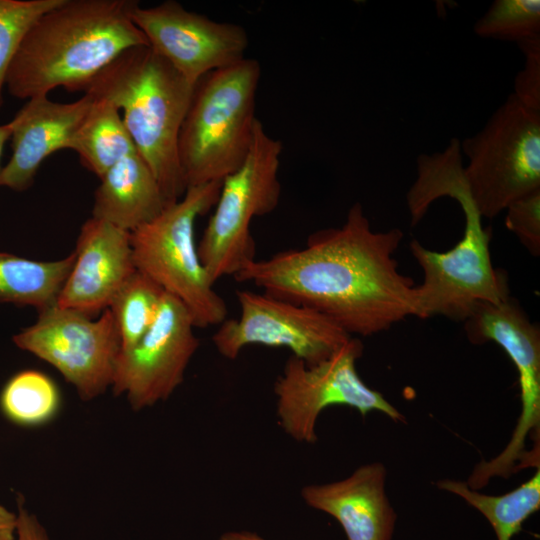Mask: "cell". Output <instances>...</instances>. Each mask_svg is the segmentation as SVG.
Wrapping results in <instances>:
<instances>
[{
    "mask_svg": "<svg viewBox=\"0 0 540 540\" xmlns=\"http://www.w3.org/2000/svg\"><path fill=\"white\" fill-rule=\"evenodd\" d=\"M402 238L398 228L373 231L355 203L341 226L315 231L301 249L256 259L234 278L312 308L350 336H370L419 317L416 285L393 257Z\"/></svg>",
    "mask_w": 540,
    "mask_h": 540,
    "instance_id": "obj_1",
    "label": "cell"
},
{
    "mask_svg": "<svg viewBox=\"0 0 540 540\" xmlns=\"http://www.w3.org/2000/svg\"><path fill=\"white\" fill-rule=\"evenodd\" d=\"M456 200L463 212L462 238L448 251L436 252L419 241L410 250L423 272L416 285L419 318L434 315L465 321L481 303L497 304L509 295L507 277L493 267L491 230L485 228L463 173L460 140L453 138L440 152L417 158V176L407 195L411 223L416 225L437 199Z\"/></svg>",
    "mask_w": 540,
    "mask_h": 540,
    "instance_id": "obj_2",
    "label": "cell"
},
{
    "mask_svg": "<svg viewBox=\"0 0 540 540\" xmlns=\"http://www.w3.org/2000/svg\"><path fill=\"white\" fill-rule=\"evenodd\" d=\"M137 1L63 0L32 26L6 76L19 99L48 96L57 87L84 91L124 51L148 45L131 18Z\"/></svg>",
    "mask_w": 540,
    "mask_h": 540,
    "instance_id": "obj_3",
    "label": "cell"
},
{
    "mask_svg": "<svg viewBox=\"0 0 540 540\" xmlns=\"http://www.w3.org/2000/svg\"><path fill=\"white\" fill-rule=\"evenodd\" d=\"M194 86L148 45L130 48L104 68L84 93L123 111L134 146L168 204L187 190L178 138Z\"/></svg>",
    "mask_w": 540,
    "mask_h": 540,
    "instance_id": "obj_4",
    "label": "cell"
},
{
    "mask_svg": "<svg viewBox=\"0 0 540 540\" xmlns=\"http://www.w3.org/2000/svg\"><path fill=\"white\" fill-rule=\"evenodd\" d=\"M261 66L244 58L198 80L178 138L187 188L222 181L245 160L256 124Z\"/></svg>",
    "mask_w": 540,
    "mask_h": 540,
    "instance_id": "obj_5",
    "label": "cell"
},
{
    "mask_svg": "<svg viewBox=\"0 0 540 540\" xmlns=\"http://www.w3.org/2000/svg\"><path fill=\"white\" fill-rule=\"evenodd\" d=\"M221 184L188 187L178 201L130 233L137 271L177 298L200 328L227 319L226 303L214 289L194 237L196 219L214 207Z\"/></svg>",
    "mask_w": 540,
    "mask_h": 540,
    "instance_id": "obj_6",
    "label": "cell"
},
{
    "mask_svg": "<svg viewBox=\"0 0 540 540\" xmlns=\"http://www.w3.org/2000/svg\"><path fill=\"white\" fill-rule=\"evenodd\" d=\"M282 149L281 141L271 137L258 121L245 160L222 180L214 212L197 245L200 260L214 283L224 276H235L256 260L250 224L279 204Z\"/></svg>",
    "mask_w": 540,
    "mask_h": 540,
    "instance_id": "obj_7",
    "label": "cell"
},
{
    "mask_svg": "<svg viewBox=\"0 0 540 540\" xmlns=\"http://www.w3.org/2000/svg\"><path fill=\"white\" fill-rule=\"evenodd\" d=\"M464 178L482 218L540 189V111L511 93L484 127L460 141Z\"/></svg>",
    "mask_w": 540,
    "mask_h": 540,
    "instance_id": "obj_8",
    "label": "cell"
},
{
    "mask_svg": "<svg viewBox=\"0 0 540 540\" xmlns=\"http://www.w3.org/2000/svg\"><path fill=\"white\" fill-rule=\"evenodd\" d=\"M465 331L472 343L492 341L506 352L518 372L520 387L521 411L510 441L492 460L479 463L468 478V486L479 490L495 476L508 478L520 468L539 467V457L525 447L529 438L539 446L540 330L509 296L497 304L477 305L465 320Z\"/></svg>",
    "mask_w": 540,
    "mask_h": 540,
    "instance_id": "obj_9",
    "label": "cell"
},
{
    "mask_svg": "<svg viewBox=\"0 0 540 540\" xmlns=\"http://www.w3.org/2000/svg\"><path fill=\"white\" fill-rule=\"evenodd\" d=\"M363 353L360 339L351 337L327 359L306 365L293 355L274 383L279 424L292 439L301 443L317 440L316 422L332 405H345L362 416L379 411L395 421L404 416L385 397L360 378L356 361Z\"/></svg>",
    "mask_w": 540,
    "mask_h": 540,
    "instance_id": "obj_10",
    "label": "cell"
},
{
    "mask_svg": "<svg viewBox=\"0 0 540 540\" xmlns=\"http://www.w3.org/2000/svg\"><path fill=\"white\" fill-rule=\"evenodd\" d=\"M21 350L53 366L84 401L111 388L120 339L110 310L93 319L56 304L12 337Z\"/></svg>",
    "mask_w": 540,
    "mask_h": 540,
    "instance_id": "obj_11",
    "label": "cell"
},
{
    "mask_svg": "<svg viewBox=\"0 0 540 540\" xmlns=\"http://www.w3.org/2000/svg\"><path fill=\"white\" fill-rule=\"evenodd\" d=\"M238 318L225 319L212 336L220 355L234 360L249 345L285 347L306 365H315L352 336L322 313L264 292L236 291Z\"/></svg>",
    "mask_w": 540,
    "mask_h": 540,
    "instance_id": "obj_12",
    "label": "cell"
},
{
    "mask_svg": "<svg viewBox=\"0 0 540 540\" xmlns=\"http://www.w3.org/2000/svg\"><path fill=\"white\" fill-rule=\"evenodd\" d=\"M186 307L164 293L153 325L130 349L120 352L111 389L124 395L132 410L167 400L184 380L200 342Z\"/></svg>",
    "mask_w": 540,
    "mask_h": 540,
    "instance_id": "obj_13",
    "label": "cell"
},
{
    "mask_svg": "<svg viewBox=\"0 0 540 540\" xmlns=\"http://www.w3.org/2000/svg\"><path fill=\"white\" fill-rule=\"evenodd\" d=\"M131 18L148 46L192 85L204 75L244 59L249 45L244 27L212 20L174 0L152 7L137 3Z\"/></svg>",
    "mask_w": 540,
    "mask_h": 540,
    "instance_id": "obj_14",
    "label": "cell"
},
{
    "mask_svg": "<svg viewBox=\"0 0 540 540\" xmlns=\"http://www.w3.org/2000/svg\"><path fill=\"white\" fill-rule=\"evenodd\" d=\"M74 263L56 305L88 316L106 310L137 271L130 232L91 217L80 229Z\"/></svg>",
    "mask_w": 540,
    "mask_h": 540,
    "instance_id": "obj_15",
    "label": "cell"
},
{
    "mask_svg": "<svg viewBox=\"0 0 540 540\" xmlns=\"http://www.w3.org/2000/svg\"><path fill=\"white\" fill-rule=\"evenodd\" d=\"M93 102L87 93L70 103L54 102L48 96L28 99L10 121L12 155L2 168L0 186L27 190L47 157L71 148Z\"/></svg>",
    "mask_w": 540,
    "mask_h": 540,
    "instance_id": "obj_16",
    "label": "cell"
},
{
    "mask_svg": "<svg viewBox=\"0 0 540 540\" xmlns=\"http://www.w3.org/2000/svg\"><path fill=\"white\" fill-rule=\"evenodd\" d=\"M386 468L364 464L345 479L301 489L304 502L335 518L347 540H392L396 513L385 491Z\"/></svg>",
    "mask_w": 540,
    "mask_h": 540,
    "instance_id": "obj_17",
    "label": "cell"
},
{
    "mask_svg": "<svg viewBox=\"0 0 540 540\" xmlns=\"http://www.w3.org/2000/svg\"><path fill=\"white\" fill-rule=\"evenodd\" d=\"M99 179L92 217L130 233L170 205L137 150L118 161Z\"/></svg>",
    "mask_w": 540,
    "mask_h": 540,
    "instance_id": "obj_18",
    "label": "cell"
},
{
    "mask_svg": "<svg viewBox=\"0 0 540 540\" xmlns=\"http://www.w3.org/2000/svg\"><path fill=\"white\" fill-rule=\"evenodd\" d=\"M74 258L73 252L53 261L0 252V303L32 306L38 312L55 305Z\"/></svg>",
    "mask_w": 540,
    "mask_h": 540,
    "instance_id": "obj_19",
    "label": "cell"
},
{
    "mask_svg": "<svg viewBox=\"0 0 540 540\" xmlns=\"http://www.w3.org/2000/svg\"><path fill=\"white\" fill-rule=\"evenodd\" d=\"M70 150L79 155L85 168L101 178L118 161L136 151V148L120 110L107 100L94 98L92 107L73 138Z\"/></svg>",
    "mask_w": 540,
    "mask_h": 540,
    "instance_id": "obj_20",
    "label": "cell"
},
{
    "mask_svg": "<svg viewBox=\"0 0 540 540\" xmlns=\"http://www.w3.org/2000/svg\"><path fill=\"white\" fill-rule=\"evenodd\" d=\"M439 489L455 494L478 510L490 523L497 540H512L523 523L540 508V469L517 488L502 495H487L466 482L444 479Z\"/></svg>",
    "mask_w": 540,
    "mask_h": 540,
    "instance_id": "obj_21",
    "label": "cell"
},
{
    "mask_svg": "<svg viewBox=\"0 0 540 540\" xmlns=\"http://www.w3.org/2000/svg\"><path fill=\"white\" fill-rule=\"evenodd\" d=\"M61 395L47 374L33 369L17 372L0 392V410L11 423L21 427H39L59 413Z\"/></svg>",
    "mask_w": 540,
    "mask_h": 540,
    "instance_id": "obj_22",
    "label": "cell"
},
{
    "mask_svg": "<svg viewBox=\"0 0 540 540\" xmlns=\"http://www.w3.org/2000/svg\"><path fill=\"white\" fill-rule=\"evenodd\" d=\"M164 290L136 271L112 299L110 310L120 339V352L132 348L150 329L160 310Z\"/></svg>",
    "mask_w": 540,
    "mask_h": 540,
    "instance_id": "obj_23",
    "label": "cell"
},
{
    "mask_svg": "<svg viewBox=\"0 0 540 540\" xmlns=\"http://www.w3.org/2000/svg\"><path fill=\"white\" fill-rule=\"evenodd\" d=\"M474 32L481 38L515 41L540 35L539 0H495Z\"/></svg>",
    "mask_w": 540,
    "mask_h": 540,
    "instance_id": "obj_24",
    "label": "cell"
},
{
    "mask_svg": "<svg viewBox=\"0 0 540 540\" xmlns=\"http://www.w3.org/2000/svg\"><path fill=\"white\" fill-rule=\"evenodd\" d=\"M63 0H0V107L9 66L37 20Z\"/></svg>",
    "mask_w": 540,
    "mask_h": 540,
    "instance_id": "obj_25",
    "label": "cell"
},
{
    "mask_svg": "<svg viewBox=\"0 0 540 540\" xmlns=\"http://www.w3.org/2000/svg\"><path fill=\"white\" fill-rule=\"evenodd\" d=\"M506 227L513 232L528 251L540 253V189L508 205L505 209Z\"/></svg>",
    "mask_w": 540,
    "mask_h": 540,
    "instance_id": "obj_26",
    "label": "cell"
},
{
    "mask_svg": "<svg viewBox=\"0 0 540 540\" xmlns=\"http://www.w3.org/2000/svg\"><path fill=\"white\" fill-rule=\"evenodd\" d=\"M524 66L514 80V97L525 107L540 111V35L517 42Z\"/></svg>",
    "mask_w": 540,
    "mask_h": 540,
    "instance_id": "obj_27",
    "label": "cell"
},
{
    "mask_svg": "<svg viewBox=\"0 0 540 540\" xmlns=\"http://www.w3.org/2000/svg\"><path fill=\"white\" fill-rule=\"evenodd\" d=\"M17 536L16 540H51L47 529L18 496L17 499Z\"/></svg>",
    "mask_w": 540,
    "mask_h": 540,
    "instance_id": "obj_28",
    "label": "cell"
},
{
    "mask_svg": "<svg viewBox=\"0 0 540 540\" xmlns=\"http://www.w3.org/2000/svg\"><path fill=\"white\" fill-rule=\"evenodd\" d=\"M17 512L0 503V540H16Z\"/></svg>",
    "mask_w": 540,
    "mask_h": 540,
    "instance_id": "obj_29",
    "label": "cell"
},
{
    "mask_svg": "<svg viewBox=\"0 0 540 540\" xmlns=\"http://www.w3.org/2000/svg\"><path fill=\"white\" fill-rule=\"evenodd\" d=\"M216 540H267L257 533L250 531H228L221 534Z\"/></svg>",
    "mask_w": 540,
    "mask_h": 540,
    "instance_id": "obj_30",
    "label": "cell"
},
{
    "mask_svg": "<svg viewBox=\"0 0 540 540\" xmlns=\"http://www.w3.org/2000/svg\"><path fill=\"white\" fill-rule=\"evenodd\" d=\"M10 136H11L10 122H8L6 124H1L0 125V178H1V171H2V168H3V167H1V156H2L4 145H5L6 141L8 139H10Z\"/></svg>",
    "mask_w": 540,
    "mask_h": 540,
    "instance_id": "obj_31",
    "label": "cell"
}]
</instances>
